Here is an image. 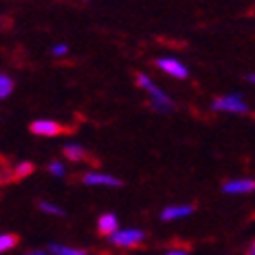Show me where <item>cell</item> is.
Here are the masks:
<instances>
[{
	"label": "cell",
	"instance_id": "6da1fadb",
	"mask_svg": "<svg viewBox=\"0 0 255 255\" xmlns=\"http://www.w3.org/2000/svg\"><path fill=\"white\" fill-rule=\"evenodd\" d=\"M137 85L147 92V96H149V100H151V106H154L158 112H170V110L174 108V104H172V100L168 98V94H164L162 89L147 77V75L139 73V75H137Z\"/></svg>",
	"mask_w": 255,
	"mask_h": 255
},
{
	"label": "cell",
	"instance_id": "7a4b0ae2",
	"mask_svg": "<svg viewBox=\"0 0 255 255\" xmlns=\"http://www.w3.org/2000/svg\"><path fill=\"white\" fill-rule=\"evenodd\" d=\"M214 110L216 112H231V114H247L249 106L243 100V96L239 94H226L214 102Z\"/></svg>",
	"mask_w": 255,
	"mask_h": 255
},
{
	"label": "cell",
	"instance_id": "3957f363",
	"mask_svg": "<svg viewBox=\"0 0 255 255\" xmlns=\"http://www.w3.org/2000/svg\"><path fill=\"white\" fill-rule=\"evenodd\" d=\"M143 239H145V233L139 231V228H123V231L119 228V231L110 237L112 245L123 247V249H131V247L141 245Z\"/></svg>",
	"mask_w": 255,
	"mask_h": 255
},
{
	"label": "cell",
	"instance_id": "277c9868",
	"mask_svg": "<svg viewBox=\"0 0 255 255\" xmlns=\"http://www.w3.org/2000/svg\"><path fill=\"white\" fill-rule=\"evenodd\" d=\"M85 187H123V181L108 172H87L83 178Z\"/></svg>",
	"mask_w": 255,
	"mask_h": 255
},
{
	"label": "cell",
	"instance_id": "5b68a950",
	"mask_svg": "<svg viewBox=\"0 0 255 255\" xmlns=\"http://www.w3.org/2000/svg\"><path fill=\"white\" fill-rule=\"evenodd\" d=\"M156 67L160 71H164L166 75H170V77H174V79H187L189 77L187 67L183 65V62H178L176 58H158Z\"/></svg>",
	"mask_w": 255,
	"mask_h": 255
},
{
	"label": "cell",
	"instance_id": "8992f818",
	"mask_svg": "<svg viewBox=\"0 0 255 255\" xmlns=\"http://www.w3.org/2000/svg\"><path fill=\"white\" fill-rule=\"evenodd\" d=\"M31 133L40 135V137H56L65 131V127L58 125L56 121H50V119H40V121H33L31 123Z\"/></svg>",
	"mask_w": 255,
	"mask_h": 255
},
{
	"label": "cell",
	"instance_id": "52a82bcc",
	"mask_svg": "<svg viewBox=\"0 0 255 255\" xmlns=\"http://www.w3.org/2000/svg\"><path fill=\"white\" fill-rule=\"evenodd\" d=\"M222 191L226 195H243L255 191V178H235V181L224 183Z\"/></svg>",
	"mask_w": 255,
	"mask_h": 255
},
{
	"label": "cell",
	"instance_id": "ba28073f",
	"mask_svg": "<svg viewBox=\"0 0 255 255\" xmlns=\"http://www.w3.org/2000/svg\"><path fill=\"white\" fill-rule=\"evenodd\" d=\"M119 231V218L114 214H102L98 218V233L104 237H112L114 233Z\"/></svg>",
	"mask_w": 255,
	"mask_h": 255
},
{
	"label": "cell",
	"instance_id": "9c48e42d",
	"mask_svg": "<svg viewBox=\"0 0 255 255\" xmlns=\"http://www.w3.org/2000/svg\"><path fill=\"white\" fill-rule=\"evenodd\" d=\"M193 212H195L193 206H170L166 210H162L160 218L170 222V220H178V218H187V216H191Z\"/></svg>",
	"mask_w": 255,
	"mask_h": 255
},
{
	"label": "cell",
	"instance_id": "30bf717a",
	"mask_svg": "<svg viewBox=\"0 0 255 255\" xmlns=\"http://www.w3.org/2000/svg\"><path fill=\"white\" fill-rule=\"evenodd\" d=\"M48 253H52V255H89L85 249L69 247V245H60V243H50Z\"/></svg>",
	"mask_w": 255,
	"mask_h": 255
},
{
	"label": "cell",
	"instance_id": "8fae6325",
	"mask_svg": "<svg viewBox=\"0 0 255 255\" xmlns=\"http://www.w3.org/2000/svg\"><path fill=\"white\" fill-rule=\"evenodd\" d=\"M62 151H65V156H67L71 162H81V160H85V156H87L85 147L79 145V143H67L65 147H62Z\"/></svg>",
	"mask_w": 255,
	"mask_h": 255
},
{
	"label": "cell",
	"instance_id": "7c38bea8",
	"mask_svg": "<svg viewBox=\"0 0 255 255\" xmlns=\"http://www.w3.org/2000/svg\"><path fill=\"white\" fill-rule=\"evenodd\" d=\"M12 89H15V81H12L8 75H2L0 73V100H4L12 94Z\"/></svg>",
	"mask_w": 255,
	"mask_h": 255
},
{
	"label": "cell",
	"instance_id": "4fadbf2b",
	"mask_svg": "<svg viewBox=\"0 0 255 255\" xmlns=\"http://www.w3.org/2000/svg\"><path fill=\"white\" fill-rule=\"evenodd\" d=\"M19 245L17 235H0V253H6L10 249H15Z\"/></svg>",
	"mask_w": 255,
	"mask_h": 255
},
{
	"label": "cell",
	"instance_id": "5bb4252c",
	"mask_svg": "<svg viewBox=\"0 0 255 255\" xmlns=\"http://www.w3.org/2000/svg\"><path fill=\"white\" fill-rule=\"evenodd\" d=\"M40 210L44 214H50V216H58V218H60V216H65V210L54 206V203H50V201H40Z\"/></svg>",
	"mask_w": 255,
	"mask_h": 255
},
{
	"label": "cell",
	"instance_id": "9a60e30c",
	"mask_svg": "<svg viewBox=\"0 0 255 255\" xmlns=\"http://www.w3.org/2000/svg\"><path fill=\"white\" fill-rule=\"evenodd\" d=\"M48 170H50V174L52 176H65V164L62 162H50L48 164Z\"/></svg>",
	"mask_w": 255,
	"mask_h": 255
},
{
	"label": "cell",
	"instance_id": "2e32d148",
	"mask_svg": "<svg viewBox=\"0 0 255 255\" xmlns=\"http://www.w3.org/2000/svg\"><path fill=\"white\" fill-rule=\"evenodd\" d=\"M33 170V166H31V162H21L19 166L15 168V172L19 174V176H25V174H29Z\"/></svg>",
	"mask_w": 255,
	"mask_h": 255
},
{
	"label": "cell",
	"instance_id": "e0dca14e",
	"mask_svg": "<svg viewBox=\"0 0 255 255\" xmlns=\"http://www.w3.org/2000/svg\"><path fill=\"white\" fill-rule=\"evenodd\" d=\"M69 52V46L67 44H56V46H52V54L54 56H65Z\"/></svg>",
	"mask_w": 255,
	"mask_h": 255
},
{
	"label": "cell",
	"instance_id": "ac0fdd59",
	"mask_svg": "<svg viewBox=\"0 0 255 255\" xmlns=\"http://www.w3.org/2000/svg\"><path fill=\"white\" fill-rule=\"evenodd\" d=\"M164 255H189L187 251H183V249H170V251H166Z\"/></svg>",
	"mask_w": 255,
	"mask_h": 255
},
{
	"label": "cell",
	"instance_id": "d6986e66",
	"mask_svg": "<svg viewBox=\"0 0 255 255\" xmlns=\"http://www.w3.org/2000/svg\"><path fill=\"white\" fill-rule=\"evenodd\" d=\"M23 255H50L46 251H27V253H23Z\"/></svg>",
	"mask_w": 255,
	"mask_h": 255
},
{
	"label": "cell",
	"instance_id": "ffe728a7",
	"mask_svg": "<svg viewBox=\"0 0 255 255\" xmlns=\"http://www.w3.org/2000/svg\"><path fill=\"white\" fill-rule=\"evenodd\" d=\"M249 255H255V243H251V247H249Z\"/></svg>",
	"mask_w": 255,
	"mask_h": 255
},
{
	"label": "cell",
	"instance_id": "44dd1931",
	"mask_svg": "<svg viewBox=\"0 0 255 255\" xmlns=\"http://www.w3.org/2000/svg\"><path fill=\"white\" fill-rule=\"evenodd\" d=\"M247 81H249V83H255V73H253V75H249Z\"/></svg>",
	"mask_w": 255,
	"mask_h": 255
},
{
	"label": "cell",
	"instance_id": "7402d4cb",
	"mask_svg": "<svg viewBox=\"0 0 255 255\" xmlns=\"http://www.w3.org/2000/svg\"><path fill=\"white\" fill-rule=\"evenodd\" d=\"M85 2H89V0H85Z\"/></svg>",
	"mask_w": 255,
	"mask_h": 255
}]
</instances>
